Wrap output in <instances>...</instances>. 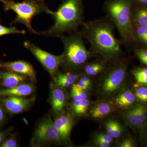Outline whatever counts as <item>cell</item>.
<instances>
[{
    "label": "cell",
    "instance_id": "6da1fadb",
    "mask_svg": "<svg viewBox=\"0 0 147 147\" xmlns=\"http://www.w3.org/2000/svg\"><path fill=\"white\" fill-rule=\"evenodd\" d=\"M82 26V36L90 43L93 52L105 61L116 60L122 55V41L116 38L114 25L108 18L84 22Z\"/></svg>",
    "mask_w": 147,
    "mask_h": 147
},
{
    "label": "cell",
    "instance_id": "7a4b0ae2",
    "mask_svg": "<svg viewBox=\"0 0 147 147\" xmlns=\"http://www.w3.org/2000/svg\"><path fill=\"white\" fill-rule=\"evenodd\" d=\"M47 14L52 16L54 24L51 28L36 34L60 37L67 33L78 31L84 21L83 0H65L55 11L49 9Z\"/></svg>",
    "mask_w": 147,
    "mask_h": 147
},
{
    "label": "cell",
    "instance_id": "3957f363",
    "mask_svg": "<svg viewBox=\"0 0 147 147\" xmlns=\"http://www.w3.org/2000/svg\"><path fill=\"white\" fill-rule=\"evenodd\" d=\"M132 9L131 0H107L104 5L107 17L117 28L125 45L134 42Z\"/></svg>",
    "mask_w": 147,
    "mask_h": 147
},
{
    "label": "cell",
    "instance_id": "277c9868",
    "mask_svg": "<svg viewBox=\"0 0 147 147\" xmlns=\"http://www.w3.org/2000/svg\"><path fill=\"white\" fill-rule=\"evenodd\" d=\"M60 38L64 47L63 64L68 68H80L95 55L93 51L87 50L80 31H76Z\"/></svg>",
    "mask_w": 147,
    "mask_h": 147
},
{
    "label": "cell",
    "instance_id": "5b68a950",
    "mask_svg": "<svg viewBox=\"0 0 147 147\" xmlns=\"http://www.w3.org/2000/svg\"><path fill=\"white\" fill-rule=\"evenodd\" d=\"M5 11L12 10L16 14L12 24L20 23L24 25L28 30L36 34L37 31L33 28L32 21L35 16L42 13H47L49 10L44 1L38 0H25L16 2L14 0H0Z\"/></svg>",
    "mask_w": 147,
    "mask_h": 147
},
{
    "label": "cell",
    "instance_id": "8992f818",
    "mask_svg": "<svg viewBox=\"0 0 147 147\" xmlns=\"http://www.w3.org/2000/svg\"><path fill=\"white\" fill-rule=\"evenodd\" d=\"M24 47L35 57L51 76L54 77L59 71L60 66L63 64V54L59 56L53 55L40 49L28 40L24 42Z\"/></svg>",
    "mask_w": 147,
    "mask_h": 147
},
{
    "label": "cell",
    "instance_id": "52a82bcc",
    "mask_svg": "<svg viewBox=\"0 0 147 147\" xmlns=\"http://www.w3.org/2000/svg\"><path fill=\"white\" fill-rule=\"evenodd\" d=\"M127 67L126 63H120L107 72L101 86L104 94H113L119 90L126 77Z\"/></svg>",
    "mask_w": 147,
    "mask_h": 147
},
{
    "label": "cell",
    "instance_id": "ba28073f",
    "mask_svg": "<svg viewBox=\"0 0 147 147\" xmlns=\"http://www.w3.org/2000/svg\"><path fill=\"white\" fill-rule=\"evenodd\" d=\"M65 142L55 126L54 121L48 118L39 123L34 132L32 143L39 145L49 143Z\"/></svg>",
    "mask_w": 147,
    "mask_h": 147
},
{
    "label": "cell",
    "instance_id": "9c48e42d",
    "mask_svg": "<svg viewBox=\"0 0 147 147\" xmlns=\"http://www.w3.org/2000/svg\"><path fill=\"white\" fill-rule=\"evenodd\" d=\"M33 99H27L23 97L9 96L2 100L3 105L10 114L21 113L28 108Z\"/></svg>",
    "mask_w": 147,
    "mask_h": 147
},
{
    "label": "cell",
    "instance_id": "30bf717a",
    "mask_svg": "<svg viewBox=\"0 0 147 147\" xmlns=\"http://www.w3.org/2000/svg\"><path fill=\"white\" fill-rule=\"evenodd\" d=\"M3 66L8 71L19 74L21 75L29 77L32 81H35L36 74L34 68L28 62L24 61H16L5 63Z\"/></svg>",
    "mask_w": 147,
    "mask_h": 147
},
{
    "label": "cell",
    "instance_id": "8fae6325",
    "mask_svg": "<svg viewBox=\"0 0 147 147\" xmlns=\"http://www.w3.org/2000/svg\"><path fill=\"white\" fill-rule=\"evenodd\" d=\"M54 123L64 141H69L72 127L71 116L69 114L61 115L55 119Z\"/></svg>",
    "mask_w": 147,
    "mask_h": 147
},
{
    "label": "cell",
    "instance_id": "7c38bea8",
    "mask_svg": "<svg viewBox=\"0 0 147 147\" xmlns=\"http://www.w3.org/2000/svg\"><path fill=\"white\" fill-rule=\"evenodd\" d=\"M0 79L2 85L7 88H11L22 84L26 80V76L12 71H1Z\"/></svg>",
    "mask_w": 147,
    "mask_h": 147
},
{
    "label": "cell",
    "instance_id": "4fadbf2b",
    "mask_svg": "<svg viewBox=\"0 0 147 147\" xmlns=\"http://www.w3.org/2000/svg\"><path fill=\"white\" fill-rule=\"evenodd\" d=\"M34 90L33 85L30 84H21L11 88L0 90V96L23 97L31 94Z\"/></svg>",
    "mask_w": 147,
    "mask_h": 147
},
{
    "label": "cell",
    "instance_id": "5bb4252c",
    "mask_svg": "<svg viewBox=\"0 0 147 147\" xmlns=\"http://www.w3.org/2000/svg\"><path fill=\"white\" fill-rule=\"evenodd\" d=\"M123 116L125 123L132 129L142 130L144 126V124L139 117L136 107L125 111Z\"/></svg>",
    "mask_w": 147,
    "mask_h": 147
},
{
    "label": "cell",
    "instance_id": "9a60e30c",
    "mask_svg": "<svg viewBox=\"0 0 147 147\" xmlns=\"http://www.w3.org/2000/svg\"><path fill=\"white\" fill-rule=\"evenodd\" d=\"M65 95L63 90L60 88L53 89L51 96V103L54 112L60 113L63 110L65 106Z\"/></svg>",
    "mask_w": 147,
    "mask_h": 147
},
{
    "label": "cell",
    "instance_id": "2e32d148",
    "mask_svg": "<svg viewBox=\"0 0 147 147\" xmlns=\"http://www.w3.org/2000/svg\"><path fill=\"white\" fill-rule=\"evenodd\" d=\"M131 18L134 27L147 26V6L132 5Z\"/></svg>",
    "mask_w": 147,
    "mask_h": 147
},
{
    "label": "cell",
    "instance_id": "e0dca14e",
    "mask_svg": "<svg viewBox=\"0 0 147 147\" xmlns=\"http://www.w3.org/2000/svg\"><path fill=\"white\" fill-rule=\"evenodd\" d=\"M54 77L55 84L58 86L67 88L74 84L79 77V75L71 72L63 73L58 71Z\"/></svg>",
    "mask_w": 147,
    "mask_h": 147
},
{
    "label": "cell",
    "instance_id": "ac0fdd59",
    "mask_svg": "<svg viewBox=\"0 0 147 147\" xmlns=\"http://www.w3.org/2000/svg\"><path fill=\"white\" fill-rule=\"evenodd\" d=\"M136 99L135 94L129 90H125L116 98L115 104L120 108H127L133 105Z\"/></svg>",
    "mask_w": 147,
    "mask_h": 147
},
{
    "label": "cell",
    "instance_id": "d6986e66",
    "mask_svg": "<svg viewBox=\"0 0 147 147\" xmlns=\"http://www.w3.org/2000/svg\"><path fill=\"white\" fill-rule=\"evenodd\" d=\"M113 110V108L109 103L100 102L92 108L90 110L91 115L94 118H102L110 114Z\"/></svg>",
    "mask_w": 147,
    "mask_h": 147
},
{
    "label": "cell",
    "instance_id": "ffe728a7",
    "mask_svg": "<svg viewBox=\"0 0 147 147\" xmlns=\"http://www.w3.org/2000/svg\"><path fill=\"white\" fill-rule=\"evenodd\" d=\"M105 67L100 62L95 61L90 63L84 66V73L88 76H95L102 73L105 70Z\"/></svg>",
    "mask_w": 147,
    "mask_h": 147
},
{
    "label": "cell",
    "instance_id": "44dd1931",
    "mask_svg": "<svg viewBox=\"0 0 147 147\" xmlns=\"http://www.w3.org/2000/svg\"><path fill=\"white\" fill-rule=\"evenodd\" d=\"M134 41H138L143 45H147V26L134 27Z\"/></svg>",
    "mask_w": 147,
    "mask_h": 147
},
{
    "label": "cell",
    "instance_id": "7402d4cb",
    "mask_svg": "<svg viewBox=\"0 0 147 147\" xmlns=\"http://www.w3.org/2000/svg\"><path fill=\"white\" fill-rule=\"evenodd\" d=\"M89 105V100L86 98L82 100H74L71 107L75 114L82 115L86 113Z\"/></svg>",
    "mask_w": 147,
    "mask_h": 147
},
{
    "label": "cell",
    "instance_id": "603a6c76",
    "mask_svg": "<svg viewBox=\"0 0 147 147\" xmlns=\"http://www.w3.org/2000/svg\"><path fill=\"white\" fill-rule=\"evenodd\" d=\"M137 85L147 86V68L136 69L132 71Z\"/></svg>",
    "mask_w": 147,
    "mask_h": 147
},
{
    "label": "cell",
    "instance_id": "cb8c5ba5",
    "mask_svg": "<svg viewBox=\"0 0 147 147\" xmlns=\"http://www.w3.org/2000/svg\"><path fill=\"white\" fill-rule=\"evenodd\" d=\"M26 33L25 30H18L15 27L8 28L0 24V37L10 34H25Z\"/></svg>",
    "mask_w": 147,
    "mask_h": 147
},
{
    "label": "cell",
    "instance_id": "d4e9b609",
    "mask_svg": "<svg viewBox=\"0 0 147 147\" xmlns=\"http://www.w3.org/2000/svg\"><path fill=\"white\" fill-rule=\"evenodd\" d=\"M135 96L142 102L147 103V88L144 87H137L135 90Z\"/></svg>",
    "mask_w": 147,
    "mask_h": 147
},
{
    "label": "cell",
    "instance_id": "484cf974",
    "mask_svg": "<svg viewBox=\"0 0 147 147\" xmlns=\"http://www.w3.org/2000/svg\"><path fill=\"white\" fill-rule=\"evenodd\" d=\"M140 118L144 125L147 123V108L143 104H139L136 106Z\"/></svg>",
    "mask_w": 147,
    "mask_h": 147
},
{
    "label": "cell",
    "instance_id": "4316f807",
    "mask_svg": "<svg viewBox=\"0 0 147 147\" xmlns=\"http://www.w3.org/2000/svg\"><path fill=\"white\" fill-rule=\"evenodd\" d=\"M122 133V129L118 122L114 121L113 127L110 136L113 138H117L120 137Z\"/></svg>",
    "mask_w": 147,
    "mask_h": 147
},
{
    "label": "cell",
    "instance_id": "83f0119b",
    "mask_svg": "<svg viewBox=\"0 0 147 147\" xmlns=\"http://www.w3.org/2000/svg\"><path fill=\"white\" fill-rule=\"evenodd\" d=\"M135 54L141 62L147 66V49H136Z\"/></svg>",
    "mask_w": 147,
    "mask_h": 147
},
{
    "label": "cell",
    "instance_id": "f1b7e54d",
    "mask_svg": "<svg viewBox=\"0 0 147 147\" xmlns=\"http://www.w3.org/2000/svg\"><path fill=\"white\" fill-rule=\"evenodd\" d=\"M95 139H100V140H103L111 143L113 142V137H111L108 134H103V133H100V134H98L95 136L94 138Z\"/></svg>",
    "mask_w": 147,
    "mask_h": 147
},
{
    "label": "cell",
    "instance_id": "f546056e",
    "mask_svg": "<svg viewBox=\"0 0 147 147\" xmlns=\"http://www.w3.org/2000/svg\"><path fill=\"white\" fill-rule=\"evenodd\" d=\"M17 146V142L13 139H9L1 143L0 147H16Z\"/></svg>",
    "mask_w": 147,
    "mask_h": 147
},
{
    "label": "cell",
    "instance_id": "4dcf8cb0",
    "mask_svg": "<svg viewBox=\"0 0 147 147\" xmlns=\"http://www.w3.org/2000/svg\"><path fill=\"white\" fill-rule=\"evenodd\" d=\"M94 142L98 146L100 147H108L110 146V143L100 139H94Z\"/></svg>",
    "mask_w": 147,
    "mask_h": 147
},
{
    "label": "cell",
    "instance_id": "1f68e13d",
    "mask_svg": "<svg viewBox=\"0 0 147 147\" xmlns=\"http://www.w3.org/2000/svg\"><path fill=\"white\" fill-rule=\"evenodd\" d=\"M132 5L134 6H147V0H131Z\"/></svg>",
    "mask_w": 147,
    "mask_h": 147
},
{
    "label": "cell",
    "instance_id": "d6a6232c",
    "mask_svg": "<svg viewBox=\"0 0 147 147\" xmlns=\"http://www.w3.org/2000/svg\"><path fill=\"white\" fill-rule=\"evenodd\" d=\"M134 146V143L131 140L126 139L124 140L121 143L120 147H132Z\"/></svg>",
    "mask_w": 147,
    "mask_h": 147
},
{
    "label": "cell",
    "instance_id": "836d02e7",
    "mask_svg": "<svg viewBox=\"0 0 147 147\" xmlns=\"http://www.w3.org/2000/svg\"><path fill=\"white\" fill-rule=\"evenodd\" d=\"M76 86L82 90H85L88 89L89 87L86 85L83 81L80 79L77 84H75Z\"/></svg>",
    "mask_w": 147,
    "mask_h": 147
},
{
    "label": "cell",
    "instance_id": "e575fe53",
    "mask_svg": "<svg viewBox=\"0 0 147 147\" xmlns=\"http://www.w3.org/2000/svg\"><path fill=\"white\" fill-rule=\"evenodd\" d=\"M80 79L82 80V81H83L85 84L88 85L89 87L91 86V79L86 75H85L84 76H82Z\"/></svg>",
    "mask_w": 147,
    "mask_h": 147
},
{
    "label": "cell",
    "instance_id": "d590c367",
    "mask_svg": "<svg viewBox=\"0 0 147 147\" xmlns=\"http://www.w3.org/2000/svg\"><path fill=\"white\" fill-rule=\"evenodd\" d=\"M144 139L147 142V123L142 129Z\"/></svg>",
    "mask_w": 147,
    "mask_h": 147
},
{
    "label": "cell",
    "instance_id": "8d00e7d4",
    "mask_svg": "<svg viewBox=\"0 0 147 147\" xmlns=\"http://www.w3.org/2000/svg\"><path fill=\"white\" fill-rule=\"evenodd\" d=\"M4 119V115L2 109L0 107V123H1Z\"/></svg>",
    "mask_w": 147,
    "mask_h": 147
},
{
    "label": "cell",
    "instance_id": "74e56055",
    "mask_svg": "<svg viewBox=\"0 0 147 147\" xmlns=\"http://www.w3.org/2000/svg\"><path fill=\"white\" fill-rule=\"evenodd\" d=\"M4 137V133L3 132L0 131V145L1 144Z\"/></svg>",
    "mask_w": 147,
    "mask_h": 147
},
{
    "label": "cell",
    "instance_id": "f35d334b",
    "mask_svg": "<svg viewBox=\"0 0 147 147\" xmlns=\"http://www.w3.org/2000/svg\"><path fill=\"white\" fill-rule=\"evenodd\" d=\"M38 1H44L45 0H38Z\"/></svg>",
    "mask_w": 147,
    "mask_h": 147
},
{
    "label": "cell",
    "instance_id": "ab89813d",
    "mask_svg": "<svg viewBox=\"0 0 147 147\" xmlns=\"http://www.w3.org/2000/svg\"><path fill=\"white\" fill-rule=\"evenodd\" d=\"M0 66H1V65H0Z\"/></svg>",
    "mask_w": 147,
    "mask_h": 147
}]
</instances>
